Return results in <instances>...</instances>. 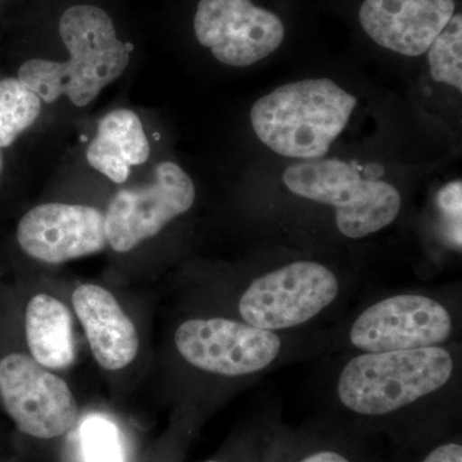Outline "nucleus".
Segmentation results:
<instances>
[{
    "label": "nucleus",
    "instance_id": "obj_1",
    "mask_svg": "<svg viewBox=\"0 0 462 462\" xmlns=\"http://www.w3.org/2000/svg\"><path fill=\"white\" fill-rule=\"evenodd\" d=\"M58 30L69 60L32 58L21 65L17 79L42 103L66 97L76 107H87L126 71L132 44L121 41L114 20L98 5L67 8Z\"/></svg>",
    "mask_w": 462,
    "mask_h": 462
},
{
    "label": "nucleus",
    "instance_id": "obj_2",
    "mask_svg": "<svg viewBox=\"0 0 462 462\" xmlns=\"http://www.w3.org/2000/svg\"><path fill=\"white\" fill-rule=\"evenodd\" d=\"M357 106V98L330 79L282 85L252 106L254 133L275 153L318 160L329 152Z\"/></svg>",
    "mask_w": 462,
    "mask_h": 462
},
{
    "label": "nucleus",
    "instance_id": "obj_3",
    "mask_svg": "<svg viewBox=\"0 0 462 462\" xmlns=\"http://www.w3.org/2000/svg\"><path fill=\"white\" fill-rule=\"evenodd\" d=\"M454 373V357L440 346L364 352L343 367L337 393L357 415H388L437 393Z\"/></svg>",
    "mask_w": 462,
    "mask_h": 462
},
{
    "label": "nucleus",
    "instance_id": "obj_4",
    "mask_svg": "<svg viewBox=\"0 0 462 462\" xmlns=\"http://www.w3.org/2000/svg\"><path fill=\"white\" fill-rule=\"evenodd\" d=\"M282 181L294 196L334 207L337 226L346 238L361 239L385 229L402 206L393 185L365 179L354 165L337 158L289 166Z\"/></svg>",
    "mask_w": 462,
    "mask_h": 462
},
{
    "label": "nucleus",
    "instance_id": "obj_5",
    "mask_svg": "<svg viewBox=\"0 0 462 462\" xmlns=\"http://www.w3.org/2000/svg\"><path fill=\"white\" fill-rule=\"evenodd\" d=\"M336 273L315 261H296L258 276L239 300L243 321L278 331L306 324L337 300Z\"/></svg>",
    "mask_w": 462,
    "mask_h": 462
},
{
    "label": "nucleus",
    "instance_id": "obj_6",
    "mask_svg": "<svg viewBox=\"0 0 462 462\" xmlns=\"http://www.w3.org/2000/svg\"><path fill=\"white\" fill-rule=\"evenodd\" d=\"M196 185L178 163L163 161L147 185L115 194L105 214L109 247L126 254L153 238L196 202Z\"/></svg>",
    "mask_w": 462,
    "mask_h": 462
},
{
    "label": "nucleus",
    "instance_id": "obj_7",
    "mask_svg": "<svg viewBox=\"0 0 462 462\" xmlns=\"http://www.w3.org/2000/svg\"><path fill=\"white\" fill-rule=\"evenodd\" d=\"M193 32L218 62L242 69L275 53L287 27L281 14L254 0H199Z\"/></svg>",
    "mask_w": 462,
    "mask_h": 462
},
{
    "label": "nucleus",
    "instance_id": "obj_8",
    "mask_svg": "<svg viewBox=\"0 0 462 462\" xmlns=\"http://www.w3.org/2000/svg\"><path fill=\"white\" fill-rule=\"evenodd\" d=\"M175 345L191 366L227 378L263 372L282 348L275 331L224 318L182 322L175 331Z\"/></svg>",
    "mask_w": 462,
    "mask_h": 462
},
{
    "label": "nucleus",
    "instance_id": "obj_9",
    "mask_svg": "<svg viewBox=\"0 0 462 462\" xmlns=\"http://www.w3.org/2000/svg\"><path fill=\"white\" fill-rule=\"evenodd\" d=\"M0 400L18 430L51 439L74 430L79 407L67 383L23 354L0 360Z\"/></svg>",
    "mask_w": 462,
    "mask_h": 462
},
{
    "label": "nucleus",
    "instance_id": "obj_10",
    "mask_svg": "<svg viewBox=\"0 0 462 462\" xmlns=\"http://www.w3.org/2000/svg\"><path fill=\"white\" fill-rule=\"evenodd\" d=\"M446 306L421 294H400L367 307L356 319L349 340L363 352L403 351L439 346L452 336Z\"/></svg>",
    "mask_w": 462,
    "mask_h": 462
},
{
    "label": "nucleus",
    "instance_id": "obj_11",
    "mask_svg": "<svg viewBox=\"0 0 462 462\" xmlns=\"http://www.w3.org/2000/svg\"><path fill=\"white\" fill-rule=\"evenodd\" d=\"M17 242L27 256L45 263L90 256L108 247L105 214L91 206L39 205L21 218Z\"/></svg>",
    "mask_w": 462,
    "mask_h": 462
},
{
    "label": "nucleus",
    "instance_id": "obj_12",
    "mask_svg": "<svg viewBox=\"0 0 462 462\" xmlns=\"http://www.w3.org/2000/svg\"><path fill=\"white\" fill-rule=\"evenodd\" d=\"M457 12V0H363L357 20L365 35L383 50L419 57Z\"/></svg>",
    "mask_w": 462,
    "mask_h": 462
},
{
    "label": "nucleus",
    "instance_id": "obj_13",
    "mask_svg": "<svg viewBox=\"0 0 462 462\" xmlns=\"http://www.w3.org/2000/svg\"><path fill=\"white\" fill-rule=\"evenodd\" d=\"M72 303L83 324L91 354L106 370H121L135 360L139 337L114 294L96 284L75 289Z\"/></svg>",
    "mask_w": 462,
    "mask_h": 462
},
{
    "label": "nucleus",
    "instance_id": "obj_14",
    "mask_svg": "<svg viewBox=\"0 0 462 462\" xmlns=\"http://www.w3.org/2000/svg\"><path fill=\"white\" fill-rule=\"evenodd\" d=\"M151 156V144L141 117L132 109L117 108L100 118L87 149V161L96 171L115 184L129 179L132 166H141Z\"/></svg>",
    "mask_w": 462,
    "mask_h": 462
},
{
    "label": "nucleus",
    "instance_id": "obj_15",
    "mask_svg": "<svg viewBox=\"0 0 462 462\" xmlns=\"http://www.w3.org/2000/svg\"><path fill=\"white\" fill-rule=\"evenodd\" d=\"M25 329L27 346L36 363L51 370L74 364L72 318L60 300L44 293L33 296L26 307Z\"/></svg>",
    "mask_w": 462,
    "mask_h": 462
},
{
    "label": "nucleus",
    "instance_id": "obj_16",
    "mask_svg": "<svg viewBox=\"0 0 462 462\" xmlns=\"http://www.w3.org/2000/svg\"><path fill=\"white\" fill-rule=\"evenodd\" d=\"M42 99L17 78L0 80V149L8 148L35 125Z\"/></svg>",
    "mask_w": 462,
    "mask_h": 462
},
{
    "label": "nucleus",
    "instance_id": "obj_17",
    "mask_svg": "<svg viewBox=\"0 0 462 462\" xmlns=\"http://www.w3.org/2000/svg\"><path fill=\"white\" fill-rule=\"evenodd\" d=\"M430 75L437 83L462 90V14L457 12L427 51Z\"/></svg>",
    "mask_w": 462,
    "mask_h": 462
},
{
    "label": "nucleus",
    "instance_id": "obj_18",
    "mask_svg": "<svg viewBox=\"0 0 462 462\" xmlns=\"http://www.w3.org/2000/svg\"><path fill=\"white\" fill-rule=\"evenodd\" d=\"M85 462H124L117 428L99 416L88 419L81 427Z\"/></svg>",
    "mask_w": 462,
    "mask_h": 462
},
{
    "label": "nucleus",
    "instance_id": "obj_19",
    "mask_svg": "<svg viewBox=\"0 0 462 462\" xmlns=\"http://www.w3.org/2000/svg\"><path fill=\"white\" fill-rule=\"evenodd\" d=\"M461 180L451 182L443 187L438 193V207L442 212L447 236L452 245L461 249V209H462Z\"/></svg>",
    "mask_w": 462,
    "mask_h": 462
},
{
    "label": "nucleus",
    "instance_id": "obj_20",
    "mask_svg": "<svg viewBox=\"0 0 462 462\" xmlns=\"http://www.w3.org/2000/svg\"><path fill=\"white\" fill-rule=\"evenodd\" d=\"M422 462H462V446L458 443H446L437 447Z\"/></svg>",
    "mask_w": 462,
    "mask_h": 462
},
{
    "label": "nucleus",
    "instance_id": "obj_21",
    "mask_svg": "<svg viewBox=\"0 0 462 462\" xmlns=\"http://www.w3.org/2000/svg\"><path fill=\"white\" fill-rule=\"evenodd\" d=\"M300 462H351L348 458L345 457V456L338 454V452L334 451H320L316 452V454H312L307 456L306 458H303L302 461Z\"/></svg>",
    "mask_w": 462,
    "mask_h": 462
},
{
    "label": "nucleus",
    "instance_id": "obj_22",
    "mask_svg": "<svg viewBox=\"0 0 462 462\" xmlns=\"http://www.w3.org/2000/svg\"><path fill=\"white\" fill-rule=\"evenodd\" d=\"M3 167H5V158H3L2 149H0V175H2Z\"/></svg>",
    "mask_w": 462,
    "mask_h": 462
},
{
    "label": "nucleus",
    "instance_id": "obj_23",
    "mask_svg": "<svg viewBox=\"0 0 462 462\" xmlns=\"http://www.w3.org/2000/svg\"><path fill=\"white\" fill-rule=\"evenodd\" d=\"M206 462H217V461H206Z\"/></svg>",
    "mask_w": 462,
    "mask_h": 462
}]
</instances>
